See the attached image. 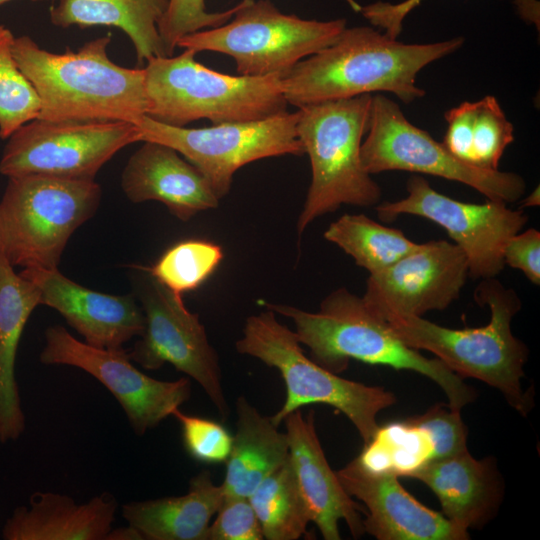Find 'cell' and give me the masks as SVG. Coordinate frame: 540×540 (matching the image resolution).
<instances>
[{"mask_svg": "<svg viewBox=\"0 0 540 540\" xmlns=\"http://www.w3.org/2000/svg\"><path fill=\"white\" fill-rule=\"evenodd\" d=\"M463 44V37L408 44L373 26L346 27L332 44L281 77L282 92L297 108L381 92L410 103L425 95L416 83L418 73Z\"/></svg>", "mask_w": 540, "mask_h": 540, "instance_id": "cell-1", "label": "cell"}, {"mask_svg": "<svg viewBox=\"0 0 540 540\" xmlns=\"http://www.w3.org/2000/svg\"><path fill=\"white\" fill-rule=\"evenodd\" d=\"M111 33L61 53L31 37H15V60L40 100L38 119L124 121L137 125L147 114L144 68H127L108 56Z\"/></svg>", "mask_w": 540, "mask_h": 540, "instance_id": "cell-2", "label": "cell"}, {"mask_svg": "<svg viewBox=\"0 0 540 540\" xmlns=\"http://www.w3.org/2000/svg\"><path fill=\"white\" fill-rule=\"evenodd\" d=\"M265 306L291 319L311 359L333 373L343 372L350 360L385 365L429 378L443 390L448 405L454 409L461 410L475 399L474 390L463 378L439 359L427 358L407 346L363 297L344 287L328 294L316 312L282 304Z\"/></svg>", "mask_w": 540, "mask_h": 540, "instance_id": "cell-3", "label": "cell"}, {"mask_svg": "<svg viewBox=\"0 0 540 540\" xmlns=\"http://www.w3.org/2000/svg\"><path fill=\"white\" fill-rule=\"evenodd\" d=\"M474 297L490 309V321L482 327L452 329L419 316H390L386 321L407 346L433 353L461 378H474L499 390L512 408L526 416L533 407L531 394L522 386L529 351L511 329L521 300L496 278L481 280Z\"/></svg>", "mask_w": 540, "mask_h": 540, "instance_id": "cell-4", "label": "cell"}, {"mask_svg": "<svg viewBox=\"0 0 540 540\" xmlns=\"http://www.w3.org/2000/svg\"><path fill=\"white\" fill-rule=\"evenodd\" d=\"M371 94L299 107L297 136L311 166V182L297 220L301 235L317 218L342 205L373 207L382 191L362 167L360 148L367 133Z\"/></svg>", "mask_w": 540, "mask_h": 540, "instance_id": "cell-5", "label": "cell"}, {"mask_svg": "<svg viewBox=\"0 0 540 540\" xmlns=\"http://www.w3.org/2000/svg\"><path fill=\"white\" fill-rule=\"evenodd\" d=\"M190 49L147 61L146 116L172 126L207 119L212 124L254 121L287 112L281 76L253 77L217 72Z\"/></svg>", "mask_w": 540, "mask_h": 540, "instance_id": "cell-6", "label": "cell"}, {"mask_svg": "<svg viewBox=\"0 0 540 540\" xmlns=\"http://www.w3.org/2000/svg\"><path fill=\"white\" fill-rule=\"evenodd\" d=\"M300 345L295 332L280 323L269 308L246 319L243 335L236 342L239 353L259 359L281 374L286 398L271 416L274 424L279 426L306 405L326 404L351 421L364 444L370 441L379 427L378 414L395 404V395L381 386L338 376L307 357Z\"/></svg>", "mask_w": 540, "mask_h": 540, "instance_id": "cell-7", "label": "cell"}, {"mask_svg": "<svg viewBox=\"0 0 540 540\" xmlns=\"http://www.w3.org/2000/svg\"><path fill=\"white\" fill-rule=\"evenodd\" d=\"M94 180L9 177L0 200V254L24 269H58L71 235L96 212Z\"/></svg>", "mask_w": 540, "mask_h": 540, "instance_id": "cell-8", "label": "cell"}, {"mask_svg": "<svg viewBox=\"0 0 540 540\" xmlns=\"http://www.w3.org/2000/svg\"><path fill=\"white\" fill-rule=\"evenodd\" d=\"M346 27L344 18L304 19L283 13L270 0H241L228 22L188 34L177 47L228 55L239 75L282 77L332 44Z\"/></svg>", "mask_w": 540, "mask_h": 540, "instance_id": "cell-9", "label": "cell"}, {"mask_svg": "<svg viewBox=\"0 0 540 540\" xmlns=\"http://www.w3.org/2000/svg\"><path fill=\"white\" fill-rule=\"evenodd\" d=\"M366 134L360 160L370 175L400 170L437 176L465 184L486 199L507 204L525 194L526 183L521 175L478 168L459 160L442 142L413 125L399 105L381 93L372 96Z\"/></svg>", "mask_w": 540, "mask_h": 540, "instance_id": "cell-10", "label": "cell"}, {"mask_svg": "<svg viewBox=\"0 0 540 540\" xmlns=\"http://www.w3.org/2000/svg\"><path fill=\"white\" fill-rule=\"evenodd\" d=\"M296 122L297 113L287 111L260 120L187 128L145 115L137 127L142 142L168 145L193 164L221 200L229 193L233 176L241 167L264 158L304 154Z\"/></svg>", "mask_w": 540, "mask_h": 540, "instance_id": "cell-11", "label": "cell"}, {"mask_svg": "<svg viewBox=\"0 0 540 540\" xmlns=\"http://www.w3.org/2000/svg\"><path fill=\"white\" fill-rule=\"evenodd\" d=\"M0 173L9 177L45 175L94 180L119 150L141 141L137 125L124 121H47L34 119L7 139Z\"/></svg>", "mask_w": 540, "mask_h": 540, "instance_id": "cell-12", "label": "cell"}, {"mask_svg": "<svg viewBox=\"0 0 540 540\" xmlns=\"http://www.w3.org/2000/svg\"><path fill=\"white\" fill-rule=\"evenodd\" d=\"M406 189L403 199L375 206L382 221L390 222L406 214L436 223L463 251L469 275L474 279L495 278L503 270L507 240L528 221L523 209H511L505 202L490 199L484 203L458 201L437 192L420 175H412Z\"/></svg>", "mask_w": 540, "mask_h": 540, "instance_id": "cell-13", "label": "cell"}, {"mask_svg": "<svg viewBox=\"0 0 540 540\" xmlns=\"http://www.w3.org/2000/svg\"><path fill=\"white\" fill-rule=\"evenodd\" d=\"M40 361L80 368L102 383L123 408L138 435L157 426L187 401V378L161 381L144 374L122 349L99 348L74 338L63 326L49 327Z\"/></svg>", "mask_w": 540, "mask_h": 540, "instance_id": "cell-14", "label": "cell"}, {"mask_svg": "<svg viewBox=\"0 0 540 540\" xmlns=\"http://www.w3.org/2000/svg\"><path fill=\"white\" fill-rule=\"evenodd\" d=\"M145 327L141 339L128 353L131 360L149 370L170 363L201 385L219 413H228L218 356L204 325L190 312L182 297L151 277L142 296Z\"/></svg>", "mask_w": 540, "mask_h": 540, "instance_id": "cell-15", "label": "cell"}, {"mask_svg": "<svg viewBox=\"0 0 540 540\" xmlns=\"http://www.w3.org/2000/svg\"><path fill=\"white\" fill-rule=\"evenodd\" d=\"M469 276L463 251L453 242L419 244L391 266L369 274L362 296L384 320L390 316H419L448 308Z\"/></svg>", "mask_w": 540, "mask_h": 540, "instance_id": "cell-16", "label": "cell"}, {"mask_svg": "<svg viewBox=\"0 0 540 540\" xmlns=\"http://www.w3.org/2000/svg\"><path fill=\"white\" fill-rule=\"evenodd\" d=\"M336 474L345 491L366 506L364 532L378 540L470 538L468 531L415 499L394 474L371 471L356 458Z\"/></svg>", "mask_w": 540, "mask_h": 540, "instance_id": "cell-17", "label": "cell"}, {"mask_svg": "<svg viewBox=\"0 0 540 540\" xmlns=\"http://www.w3.org/2000/svg\"><path fill=\"white\" fill-rule=\"evenodd\" d=\"M20 275L40 291L41 304L58 311L89 345L122 349L145 327L143 311L131 295H110L86 288L58 269H23Z\"/></svg>", "mask_w": 540, "mask_h": 540, "instance_id": "cell-18", "label": "cell"}, {"mask_svg": "<svg viewBox=\"0 0 540 540\" xmlns=\"http://www.w3.org/2000/svg\"><path fill=\"white\" fill-rule=\"evenodd\" d=\"M289 459L311 522L325 540H339L338 523L344 520L353 537L364 532L360 506L345 491L323 452L314 425V412L304 417L300 410L285 419Z\"/></svg>", "mask_w": 540, "mask_h": 540, "instance_id": "cell-19", "label": "cell"}, {"mask_svg": "<svg viewBox=\"0 0 540 540\" xmlns=\"http://www.w3.org/2000/svg\"><path fill=\"white\" fill-rule=\"evenodd\" d=\"M121 186L130 201H159L184 222L220 201L193 164L170 146L153 141H143L131 155Z\"/></svg>", "mask_w": 540, "mask_h": 540, "instance_id": "cell-20", "label": "cell"}, {"mask_svg": "<svg viewBox=\"0 0 540 540\" xmlns=\"http://www.w3.org/2000/svg\"><path fill=\"white\" fill-rule=\"evenodd\" d=\"M408 477L424 483L438 498L443 515L468 531L493 519L504 495V484L492 457L474 458L467 449L431 460Z\"/></svg>", "mask_w": 540, "mask_h": 540, "instance_id": "cell-21", "label": "cell"}, {"mask_svg": "<svg viewBox=\"0 0 540 540\" xmlns=\"http://www.w3.org/2000/svg\"><path fill=\"white\" fill-rule=\"evenodd\" d=\"M118 503L102 493L86 503L53 492H36L6 521L5 540H104L112 529Z\"/></svg>", "mask_w": 540, "mask_h": 540, "instance_id": "cell-22", "label": "cell"}, {"mask_svg": "<svg viewBox=\"0 0 540 540\" xmlns=\"http://www.w3.org/2000/svg\"><path fill=\"white\" fill-rule=\"evenodd\" d=\"M223 498L222 486L202 471L190 480L186 494L124 504L122 516L142 539L206 540Z\"/></svg>", "mask_w": 540, "mask_h": 540, "instance_id": "cell-23", "label": "cell"}, {"mask_svg": "<svg viewBox=\"0 0 540 540\" xmlns=\"http://www.w3.org/2000/svg\"><path fill=\"white\" fill-rule=\"evenodd\" d=\"M41 304L40 291L17 274L0 254V442L16 440L25 417L15 379L18 344L32 311Z\"/></svg>", "mask_w": 540, "mask_h": 540, "instance_id": "cell-24", "label": "cell"}, {"mask_svg": "<svg viewBox=\"0 0 540 540\" xmlns=\"http://www.w3.org/2000/svg\"><path fill=\"white\" fill-rule=\"evenodd\" d=\"M236 433L221 485L224 496L249 497L289 456L286 433L248 400H236Z\"/></svg>", "mask_w": 540, "mask_h": 540, "instance_id": "cell-25", "label": "cell"}, {"mask_svg": "<svg viewBox=\"0 0 540 540\" xmlns=\"http://www.w3.org/2000/svg\"><path fill=\"white\" fill-rule=\"evenodd\" d=\"M168 0H58L49 8L50 21L60 28L112 26L121 29L134 45L142 65L167 56L158 32Z\"/></svg>", "mask_w": 540, "mask_h": 540, "instance_id": "cell-26", "label": "cell"}, {"mask_svg": "<svg viewBox=\"0 0 540 540\" xmlns=\"http://www.w3.org/2000/svg\"><path fill=\"white\" fill-rule=\"evenodd\" d=\"M444 146L459 160L483 169H498L514 141V127L493 96L463 102L445 113Z\"/></svg>", "mask_w": 540, "mask_h": 540, "instance_id": "cell-27", "label": "cell"}, {"mask_svg": "<svg viewBox=\"0 0 540 540\" xmlns=\"http://www.w3.org/2000/svg\"><path fill=\"white\" fill-rule=\"evenodd\" d=\"M324 238L369 274L391 266L420 244L407 238L400 229L382 225L364 214L340 216L325 230Z\"/></svg>", "mask_w": 540, "mask_h": 540, "instance_id": "cell-28", "label": "cell"}, {"mask_svg": "<svg viewBox=\"0 0 540 540\" xmlns=\"http://www.w3.org/2000/svg\"><path fill=\"white\" fill-rule=\"evenodd\" d=\"M356 459L371 471L408 477L436 459L435 444L429 430L412 416L379 426Z\"/></svg>", "mask_w": 540, "mask_h": 540, "instance_id": "cell-29", "label": "cell"}, {"mask_svg": "<svg viewBox=\"0 0 540 540\" xmlns=\"http://www.w3.org/2000/svg\"><path fill=\"white\" fill-rule=\"evenodd\" d=\"M264 539L296 540L307 533L308 509L299 492L289 456L248 497Z\"/></svg>", "mask_w": 540, "mask_h": 540, "instance_id": "cell-30", "label": "cell"}, {"mask_svg": "<svg viewBox=\"0 0 540 540\" xmlns=\"http://www.w3.org/2000/svg\"><path fill=\"white\" fill-rule=\"evenodd\" d=\"M223 259L222 248L199 239L181 241L146 270L150 277L178 297L197 289L216 270Z\"/></svg>", "mask_w": 540, "mask_h": 540, "instance_id": "cell-31", "label": "cell"}, {"mask_svg": "<svg viewBox=\"0 0 540 540\" xmlns=\"http://www.w3.org/2000/svg\"><path fill=\"white\" fill-rule=\"evenodd\" d=\"M14 39L13 33L0 24V138L3 140L40 113L38 94L15 60Z\"/></svg>", "mask_w": 540, "mask_h": 540, "instance_id": "cell-32", "label": "cell"}, {"mask_svg": "<svg viewBox=\"0 0 540 540\" xmlns=\"http://www.w3.org/2000/svg\"><path fill=\"white\" fill-rule=\"evenodd\" d=\"M236 8L237 4L224 11L210 12L205 0H168L157 25L166 55H173L182 37L228 22Z\"/></svg>", "mask_w": 540, "mask_h": 540, "instance_id": "cell-33", "label": "cell"}, {"mask_svg": "<svg viewBox=\"0 0 540 540\" xmlns=\"http://www.w3.org/2000/svg\"><path fill=\"white\" fill-rule=\"evenodd\" d=\"M181 425L183 445L196 461L207 464L226 463L231 453L233 436L220 423L185 414L178 409L172 413Z\"/></svg>", "mask_w": 540, "mask_h": 540, "instance_id": "cell-34", "label": "cell"}, {"mask_svg": "<svg viewBox=\"0 0 540 540\" xmlns=\"http://www.w3.org/2000/svg\"><path fill=\"white\" fill-rule=\"evenodd\" d=\"M210 523L206 540L264 539L256 513L247 497L224 496Z\"/></svg>", "mask_w": 540, "mask_h": 540, "instance_id": "cell-35", "label": "cell"}, {"mask_svg": "<svg viewBox=\"0 0 540 540\" xmlns=\"http://www.w3.org/2000/svg\"><path fill=\"white\" fill-rule=\"evenodd\" d=\"M504 263L523 272L534 285H540V232L534 228L511 236L503 250Z\"/></svg>", "mask_w": 540, "mask_h": 540, "instance_id": "cell-36", "label": "cell"}, {"mask_svg": "<svg viewBox=\"0 0 540 540\" xmlns=\"http://www.w3.org/2000/svg\"><path fill=\"white\" fill-rule=\"evenodd\" d=\"M423 0H403L398 3L377 1L362 6L360 13L371 26L383 31L391 38H398L406 16Z\"/></svg>", "mask_w": 540, "mask_h": 540, "instance_id": "cell-37", "label": "cell"}, {"mask_svg": "<svg viewBox=\"0 0 540 540\" xmlns=\"http://www.w3.org/2000/svg\"><path fill=\"white\" fill-rule=\"evenodd\" d=\"M520 16L539 26V3L536 0H515Z\"/></svg>", "mask_w": 540, "mask_h": 540, "instance_id": "cell-38", "label": "cell"}, {"mask_svg": "<svg viewBox=\"0 0 540 540\" xmlns=\"http://www.w3.org/2000/svg\"><path fill=\"white\" fill-rule=\"evenodd\" d=\"M142 539L141 535L136 529L129 526L126 528L111 529L108 533L106 540H139Z\"/></svg>", "mask_w": 540, "mask_h": 540, "instance_id": "cell-39", "label": "cell"}, {"mask_svg": "<svg viewBox=\"0 0 540 540\" xmlns=\"http://www.w3.org/2000/svg\"><path fill=\"white\" fill-rule=\"evenodd\" d=\"M523 207H536L540 205V191L537 186L526 198L522 201Z\"/></svg>", "mask_w": 540, "mask_h": 540, "instance_id": "cell-40", "label": "cell"}, {"mask_svg": "<svg viewBox=\"0 0 540 540\" xmlns=\"http://www.w3.org/2000/svg\"><path fill=\"white\" fill-rule=\"evenodd\" d=\"M348 6L356 13H360L362 5H360L356 0H344Z\"/></svg>", "mask_w": 540, "mask_h": 540, "instance_id": "cell-41", "label": "cell"}, {"mask_svg": "<svg viewBox=\"0 0 540 540\" xmlns=\"http://www.w3.org/2000/svg\"><path fill=\"white\" fill-rule=\"evenodd\" d=\"M9 1H11V0H0V5L5 4V3L9 2ZM31 1L39 2V1H47V0H31Z\"/></svg>", "mask_w": 540, "mask_h": 540, "instance_id": "cell-42", "label": "cell"}]
</instances>
